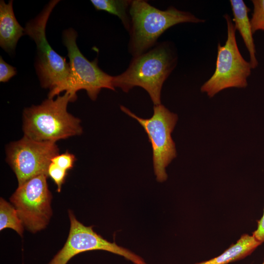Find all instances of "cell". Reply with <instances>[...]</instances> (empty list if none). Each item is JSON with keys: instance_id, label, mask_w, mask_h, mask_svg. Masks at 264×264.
Instances as JSON below:
<instances>
[{"instance_id": "obj_1", "label": "cell", "mask_w": 264, "mask_h": 264, "mask_svg": "<svg viewBox=\"0 0 264 264\" xmlns=\"http://www.w3.org/2000/svg\"><path fill=\"white\" fill-rule=\"evenodd\" d=\"M177 62V54L171 43H157L147 52L133 57L125 71L113 76V86L125 92L140 87L148 93L154 105H160L163 83Z\"/></svg>"}, {"instance_id": "obj_2", "label": "cell", "mask_w": 264, "mask_h": 264, "mask_svg": "<svg viewBox=\"0 0 264 264\" xmlns=\"http://www.w3.org/2000/svg\"><path fill=\"white\" fill-rule=\"evenodd\" d=\"M129 14L131 23L128 49L133 57L153 47L159 37L169 28L181 23L204 22L189 12L173 6L161 10L143 0H132Z\"/></svg>"}, {"instance_id": "obj_3", "label": "cell", "mask_w": 264, "mask_h": 264, "mask_svg": "<svg viewBox=\"0 0 264 264\" xmlns=\"http://www.w3.org/2000/svg\"><path fill=\"white\" fill-rule=\"evenodd\" d=\"M69 102H73V99L66 92L55 100L48 98L40 105L25 108L23 112L24 136L37 141L56 143L81 134L80 120L67 111Z\"/></svg>"}, {"instance_id": "obj_4", "label": "cell", "mask_w": 264, "mask_h": 264, "mask_svg": "<svg viewBox=\"0 0 264 264\" xmlns=\"http://www.w3.org/2000/svg\"><path fill=\"white\" fill-rule=\"evenodd\" d=\"M59 1L51 0L37 17L27 22L24 28V34L32 38L36 44V72L41 86L50 90L49 98H53L63 92L70 72L69 63L51 47L45 34L49 16Z\"/></svg>"}, {"instance_id": "obj_5", "label": "cell", "mask_w": 264, "mask_h": 264, "mask_svg": "<svg viewBox=\"0 0 264 264\" xmlns=\"http://www.w3.org/2000/svg\"><path fill=\"white\" fill-rule=\"evenodd\" d=\"M224 18L227 24V39L223 45L218 43L215 70L200 88L201 91L210 98L226 88H246L252 69L239 50L232 19L227 14Z\"/></svg>"}, {"instance_id": "obj_6", "label": "cell", "mask_w": 264, "mask_h": 264, "mask_svg": "<svg viewBox=\"0 0 264 264\" xmlns=\"http://www.w3.org/2000/svg\"><path fill=\"white\" fill-rule=\"evenodd\" d=\"M77 34L72 28L63 33V41L67 50L70 72L63 91L70 94L73 101L77 98L76 92L86 90L91 100L96 99L102 88L115 90L113 85V76L103 71L98 66L97 58L92 61L88 60L80 51L76 43Z\"/></svg>"}, {"instance_id": "obj_7", "label": "cell", "mask_w": 264, "mask_h": 264, "mask_svg": "<svg viewBox=\"0 0 264 264\" xmlns=\"http://www.w3.org/2000/svg\"><path fill=\"white\" fill-rule=\"evenodd\" d=\"M122 111L137 120L146 132L151 143L154 174L157 181L167 179L166 168L176 156V145L171 133L178 116L164 106L154 105L153 116L147 119L138 117L128 108L120 106Z\"/></svg>"}, {"instance_id": "obj_8", "label": "cell", "mask_w": 264, "mask_h": 264, "mask_svg": "<svg viewBox=\"0 0 264 264\" xmlns=\"http://www.w3.org/2000/svg\"><path fill=\"white\" fill-rule=\"evenodd\" d=\"M47 176L41 175L28 180L19 186L10 198L23 225L32 233L44 229L52 215Z\"/></svg>"}, {"instance_id": "obj_9", "label": "cell", "mask_w": 264, "mask_h": 264, "mask_svg": "<svg viewBox=\"0 0 264 264\" xmlns=\"http://www.w3.org/2000/svg\"><path fill=\"white\" fill-rule=\"evenodd\" d=\"M6 161L14 172L18 186L41 175L48 176L51 159L59 154L55 142H40L23 137L6 148Z\"/></svg>"}, {"instance_id": "obj_10", "label": "cell", "mask_w": 264, "mask_h": 264, "mask_svg": "<svg viewBox=\"0 0 264 264\" xmlns=\"http://www.w3.org/2000/svg\"><path fill=\"white\" fill-rule=\"evenodd\" d=\"M70 228L64 247L48 264H66L75 255L88 251L102 250L124 257L134 264H147L140 256L129 249L110 242L95 232L92 227L86 226L68 211Z\"/></svg>"}, {"instance_id": "obj_11", "label": "cell", "mask_w": 264, "mask_h": 264, "mask_svg": "<svg viewBox=\"0 0 264 264\" xmlns=\"http://www.w3.org/2000/svg\"><path fill=\"white\" fill-rule=\"evenodd\" d=\"M24 35V28L15 16L13 0L0 1V46L8 53H13L19 39Z\"/></svg>"}, {"instance_id": "obj_12", "label": "cell", "mask_w": 264, "mask_h": 264, "mask_svg": "<svg viewBox=\"0 0 264 264\" xmlns=\"http://www.w3.org/2000/svg\"><path fill=\"white\" fill-rule=\"evenodd\" d=\"M233 18L232 21L236 30H238L244 43L249 54V63L252 68L258 66L256 56V48L253 35L254 34L248 17L249 8L243 0H230Z\"/></svg>"}, {"instance_id": "obj_13", "label": "cell", "mask_w": 264, "mask_h": 264, "mask_svg": "<svg viewBox=\"0 0 264 264\" xmlns=\"http://www.w3.org/2000/svg\"><path fill=\"white\" fill-rule=\"evenodd\" d=\"M262 243L252 235L244 234L220 255L195 264H228L250 255Z\"/></svg>"}, {"instance_id": "obj_14", "label": "cell", "mask_w": 264, "mask_h": 264, "mask_svg": "<svg viewBox=\"0 0 264 264\" xmlns=\"http://www.w3.org/2000/svg\"><path fill=\"white\" fill-rule=\"evenodd\" d=\"M90 1L97 10L104 11L118 17L125 28L129 32L131 23L129 9L132 0H91Z\"/></svg>"}, {"instance_id": "obj_15", "label": "cell", "mask_w": 264, "mask_h": 264, "mask_svg": "<svg viewBox=\"0 0 264 264\" xmlns=\"http://www.w3.org/2000/svg\"><path fill=\"white\" fill-rule=\"evenodd\" d=\"M23 223L18 216L17 211L9 203L1 198L0 200V230L10 228L22 236L23 231Z\"/></svg>"}, {"instance_id": "obj_16", "label": "cell", "mask_w": 264, "mask_h": 264, "mask_svg": "<svg viewBox=\"0 0 264 264\" xmlns=\"http://www.w3.org/2000/svg\"><path fill=\"white\" fill-rule=\"evenodd\" d=\"M253 11L250 19L253 34L257 31H264V0H251Z\"/></svg>"}, {"instance_id": "obj_17", "label": "cell", "mask_w": 264, "mask_h": 264, "mask_svg": "<svg viewBox=\"0 0 264 264\" xmlns=\"http://www.w3.org/2000/svg\"><path fill=\"white\" fill-rule=\"evenodd\" d=\"M48 176L51 178L57 186V191L60 192L62 184L64 183L67 174V171L59 167L51 162L47 172Z\"/></svg>"}, {"instance_id": "obj_18", "label": "cell", "mask_w": 264, "mask_h": 264, "mask_svg": "<svg viewBox=\"0 0 264 264\" xmlns=\"http://www.w3.org/2000/svg\"><path fill=\"white\" fill-rule=\"evenodd\" d=\"M76 160L74 154L67 152L62 154H58L51 159V162L55 164L59 167L66 170L71 169Z\"/></svg>"}, {"instance_id": "obj_19", "label": "cell", "mask_w": 264, "mask_h": 264, "mask_svg": "<svg viewBox=\"0 0 264 264\" xmlns=\"http://www.w3.org/2000/svg\"><path fill=\"white\" fill-rule=\"evenodd\" d=\"M17 73L16 68L6 63L0 57V82H6Z\"/></svg>"}, {"instance_id": "obj_20", "label": "cell", "mask_w": 264, "mask_h": 264, "mask_svg": "<svg viewBox=\"0 0 264 264\" xmlns=\"http://www.w3.org/2000/svg\"><path fill=\"white\" fill-rule=\"evenodd\" d=\"M252 235L262 243L264 242V209L263 216L257 221V229L252 233Z\"/></svg>"}, {"instance_id": "obj_21", "label": "cell", "mask_w": 264, "mask_h": 264, "mask_svg": "<svg viewBox=\"0 0 264 264\" xmlns=\"http://www.w3.org/2000/svg\"><path fill=\"white\" fill-rule=\"evenodd\" d=\"M263 264H264V262L263 263Z\"/></svg>"}]
</instances>
